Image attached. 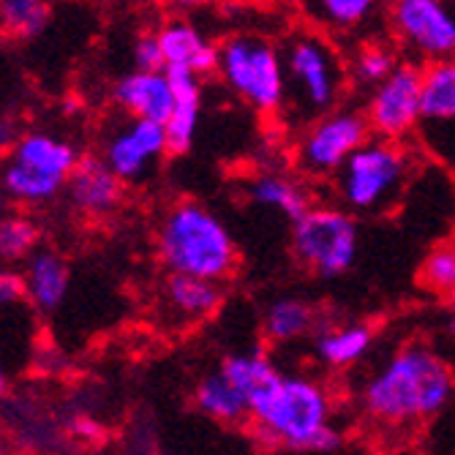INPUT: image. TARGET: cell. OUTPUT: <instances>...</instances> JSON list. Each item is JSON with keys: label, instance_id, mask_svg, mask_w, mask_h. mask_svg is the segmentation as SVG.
<instances>
[{"label": "cell", "instance_id": "obj_21", "mask_svg": "<svg viewBox=\"0 0 455 455\" xmlns=\"http://www.w3.org/2000/svg\"><path fill=\"white\" fill-rule=\"evenodd\" d=\"M251 199L265 204V208L281 211L289 221L298 224L308 211H311V199L308 194L289 178L278 175H262L251 183Z\"/></svg>", "mask_w": 455, "mask_h": 455}, {"label": "cell", "instance_id": "obj_12", "mask_svg": "<svg viewBox=\"0 0 455 455\" xmlns=\"http://www.w3.org/2000/svg\"><path fill=\"white\" fill-rule=\"evenodd\" d=\"M115 101L123 109H129L134 120H150L158 126H167L175 112V93L164 71H134L123 76L115 85Z\"/></svg>", "mask_w": 455, "mask_h": 455}, {"label": "cell", "instance_id": "obj_33", "mask_svg": "<svg viewBox=\"0 0 455 455\" xmlns=\"http://www.w3.org/2000/svg\"><path fill=\"white\" fill-rule=\"evenodd\" d=\"M4 211H6V191L0 186V221H4Z\"/></svg>", "mask_w": 455, "mask_h": 455}, {"label": "cell", "instance_id": "obj_7", "mask_svg": "<svg viewBox=\"0 0 455 455\" xmlns=\"http://www.w3.org/2000/svg\"><path fill=\"white\" fill-rule=\"evenodd\" d=\"M368 120L357 112L322 117L300 142V164L314 175L341 172L344 164L368 142Z\"/></svg>", "mask_w": 455, "mask_h": 455}, {"label": "cell", "instance_id": "obj_23", "mask_svg": "<svg viewBox=\"0 0 455 455\" xmlns=\"http://www.w3.org/2000/svg\"><path fill=\"white\" fill-rule=\"evenodd\" d=\"M311 324H314V308L295 298L275 300L265 311V336L275 344H286L306 336Z\"/></svg>", "mask_w": 455, "mask_h": 455}, {"label": "cell", "instance_id": "obj_5", "mask_svg": "<svg viewBox=\"0 0 455 455\" xmlns=\"http://www.w3.org/2000/svg\"><path fill=\"white\" fill-rule=\"evenodd\" d=\"M292 248L308 270L336 278L355 265L357 224L344 211L311 208L298 224H292Z\"/></svg>", "mask_w": 455, "mask_h": 455}, {"label": "cell", "instance_id": "obj_9", "mask_svg": "<svg viewBox=\"0 0 455 455\" xmlns=\"http://www.w3.org/2000/svg\"><path fill=\"white\" fill-rule=\"evenodd\" d=\"M393 25L423 58L434 63L455 60V12L439 0H398L393 6Z\"/></svg>", "mask_w": 455, "mask_h": 455}, {"label": "cell", "instance_id": "obj_35", "mask_svg": "<svg viewBox=\"0 0 455 455\" xmlns=\"http://www.w3.org/2000/svg\"><path fill=\"white\" fill-rule=\"evenodd\" d=\"M450 306H452V311H455V292L450 295Z\"/></svg>", "mask_w": 455, "mask_h": 455}, {"label": "cell", "instance_id": "obj_16", "mask_svg": "<svg viewBox=\"0 0 455 455\" xmlns=\"http://www.w3.org/2000/svg\"><path fill=\"white\" fill-rule=\"evenodd\" d=\"M66 188L71 202L85 213H107L120 199V178L107 167L104 158L96 156L79 158Z\"/></svg>", "mask_w": 455, "mask_h": 455}, {"label": "cell", "instance_id": "obj_32", "mask_svg": "<svg viewBox=\"0 0 455 455\" xmlns=\"http://www.w3.org/2000/svg\"><path fill=\"white\" fill-rule=\"evenodd\" d=\"M20 129L14 120H0V153L4 150H14L20 145Z\"/></svg>", "mask_w": 455, "mask_h": 455}, {"label": "cell", "instance_id": "obj_20", "mask_svg": "<svg viewBox=\"0 0 455 455\" xmlns=\"http://www.w3.org/2000/svg\"><path fill=\"white\" fill-rule=\"evenodd\" d=\"M420 101L423 117L428 120L455 117V60H439L423 68Z\"/></svg>", "mask_w": 455, "mask_h": 455}, {"label": "cell", "instance_id": "obj_26", "mask_svg": "<svg viewBox=\"0 0 455 455\" xmlns=\"http://www.w3.org/2000/svg\"><path fill=\"white\" fill-rule=\"evenodd\" d=\"M420 283L434 295L450 298L455 292V243L436 245L426 257L420 270Z\"/></svg>", "mask_w": 455, "mask_h": 455}, {"label": "cell", "instance_id": "obj_11", "mask_svg": "<svg viewBox=\"0 0 455 455\" xmlns=\"http://www.w3.org/2000/svg\"><path fill=\"white\" fill-rule=\"evenodd\" d=\"M164 150H170L164 126L150 120H132L107 142L104 161L120 180H134L148 172V164H153Z\"/></svg>", "mask_w": 455, "mask_h": 455}, {"label": "cell", "instance_id": "obj_29", "mask_svg": "<svg viewBox=\"0 0 455 455\" xmlns=\"http://www.w3.org/2000/svg\"><path fill=\"white\" fill-rule=\"evenodd\" d=\"M398 68L395 55L387 47H365L360 50L357 60H355V76L365 85H382L385 79H390V74Z\"/></svg>", "mask_w": 455, "mask_h": 455}, {"label": "cell", "instance_id": "obj_10", "mask_svg": "<svg viewBox=\"0 0 455 455\" xmlns=\"http://www.w3.org/2000/svg\"><path fill=\"white\" fill-rule=\"evenodd\" d=\"M286 68L311 109H330L339 93V71L330 47L316 36H298L286 50Z\"/></svg>", "mask_w": 455, "mask_h": 455}, {"label": "cell", "instance_id": "obj_22", "mask_svg": "<svg viewBox=\"0 0 455 455\" xmlns=\"http://www.w3.org/2000/svg\"><path fill=\"white\" fill-rule=\"evenodd\" d=\"M170 303L191 319L208 316L221 306V289L213 281L188 278V275H170L167 281Z\"/></svg>", "mask_w": 455, "mask_h": 455}, {"label": "cell", "instance_id": "obj_2", "mask_svg": "<svg viewBox=\"0 0 455 455\" xmlns=\"http://www.w3.org/2000/svg\"><path fill=\"white\" fill-rule=\"evenodd\" d=\"M455 393L447 363L426 349L395 352L363 390V409L385 426H406L436 418Z\"/></svg>", "mask_w": 455, "mask_h": 455}, {"label": "cell", "instance_id": "obj_27", "mask_svg": "<svg viewBox=\"0 0 455 455\" xmlns=\"http://www.w3.org/2000/svg\"><path fill=\"white\" fill-rule=\"evenodd\" d=\"M36 237H38V232L30 219L6 216L0 221V259L17 262V259L28 257L36 245Z\"/></svg>", "mask_w": 455, "mask_h": 455}, {"label": "cell", "instance_id": "obj_30", "mask_svg": "<svg viewBox=\"0 0 455 455\" xmlns=\"http://www.w3.org/2000/svg\"><path fill=\"white\" fill-rule=\"evenodd\" d=\"M134 63H137V71H145V74H156V71L167 68V60H164V50H161L158 36H142L137 41Z\"/></svg>", "mask_w": 455, "mask_h": 455}, {"label": "cell", "instance_id": "obj_15", "mask_svg": "<svg viewBox=\"0 0 455 455\" xmlns=\"http://www.w3.org/2000/svg\"><path fill=\"white\" fill-rule=\"evenodd\" d=\"M161 50H164V60L167 66H180L194 71L196 76L213 74L219 71V47L211 44L194 25L188 22H167L158 33Z\"/></svg>", "mask_w": 455, "mask_h": 455}, {"label": "cell", "instance_id": "obj_13", "mask_svg": "<svg viewBox=\"0 0 455 455\" xmlns=\"http://www.w3.org/2000/svg\"><path fill=\"white\" fill-rule=\"evenodd\" d=\"M9 158L41 178L66 186L82 156L71 142L55 140L50 134H25Z\"/></svg>", "mask_w": 455, "mask_h": 455}, {"label": "cell", "instance_id": "obj_19", "mask_svg": "<svg viewBox=\"0 0 455 455\" xmlns=\"http://www.w3.org/2000/svg\"><path fill=\"white\" fill-rule=\"evenodd\" d=\"M371 341H374V333H371V327H365L360 322L330 327V330H324V333L316 336V355L327 365L347 368V365L363 360Z\"/></svg>", "mask_w": 455, "mask_h": 455}, {"label": "cell", "instance_id": "obj_34", "mask_svg": "<svg viewBox=\"0 0 455 455\" xmlns=\"http://www.w3.org/2000/svg\"><path fill=\"white\" fill-rule=\"evenodd\" d=\"M6 390V371H4V365H0V393Z\"/></svg>", "mask_w": 455, "mask_h": 455}, {"label": "cell", "instance_id": "obj_1", "mask_svg": "<svg viewBox=\"0 0 455 455\" xmlns=\"http://www.w3.org/2000/svg\"><path fill=\"white\" fill-rule=\"evenodd\" d=\"M248 418L257 426V439L270 447L333 452L344 442L330 426V401L324 390L306 377H289L275 371L248 398Z\"/></svg>", "mask_w": 455, "mask_h": 455}, {"label": "cell", "instance_id": "obj_18", "mask_svg": "<svg viewBox=\"0 0 455 455\" xmlns=\"http://www.w3.org/2000/svg\"><path fill=\"white\" fill-rule=\"evenodd\" d=\"M196 406L202 415H208L211 420L219 423H243L248 418V401L243 398V393L221 374L204 377L196 387Z\"/></svg>", "mask_w": 455, "mask_h": 455}, {"label": "cell", "instance_id": "obj_25", "mask_svg": "<svg viewBox=\"0 0 455 455\" xmlns=\"http://www.w3.org/2000/svg\"><path fill=\"white\" fill-rule=\"evenodd\" d=\"M0 22L12 36L33 38L50 22V9L38 0H6L0 4Z\"/></svg>", "mask_w": 455, "mask_h": 455}, {"label": "cell", "instance_id": "obj_17", "mask_svg": "<svg viewBox=\"0 0 455 455\" xmlns=\"http://www.w3.org/2000/svg\"><path fill=\"white\" fill-rule=\"evenodd\" d=\"M28 298L38 311H55L68 292V267L55 251H36L25 270Z\"/></svg>", "mask_w": 455, "mask_h": 455}, {"label": "cell", "instance_id": "obj_4", "mask_svg": "<svg viewBox=\"0 0 455 455\" xmlns=\"http://www.w3.org/2000/svg\"><path fill=\"white\" fill-rule=\"evenodd\" d=\"M219 71L227 85L259 112H273L283 101V63L278 50L257 36H229L219 47Z\"/></svg>", "mask_w": 455, "mask_h": 455}, {"label": "cell", "instance_id": "obj_14", "mask_svg": "<svg viewBox=\"0 0 455 455\" xmlns=\"http://www.w3.org/2000/svg\"><path fill=\"white\" fill-rule=\"evenodd\" d=\"M164 74H167L175 93V112L167 126H164V132H167V148L170 153H186L194 145V134L199 126L202 82L194 71L180 66H167Z\"/></svg>", "mask_w": 455, "mask_h": 455}, {"label": "cell", "instance_id": "obj_3", "mask_svg": "<svg viewBox=\"0 0 455 455\" xmlns=\"http://www.w3.org/2000/svg\"><path fill=\"white\" fill-rule=\"evenodd\" d=\"M156 248L170 275L219 283L237 265V248L229 229L199 202L175 204L158 229Z\"/></svg>", "mask_w": 455, "mask_h": 455}, {"label": "cell", "instance_id": "obj_36", "mask_svg": "<svg viewBox=\"0 0 455 455\" xmlns=\"http://www.w3.org/2000/svg\"><path fill=\"white\" fill-rule=\"evenodd\" d=\"M0 455H6V452H4V447H0Z\"/></svg>", "mask_w": 455, "mask_h": 455}, {"label": "cell", "instance_id": "obj_28", "mask_svg": "<svg viewBox=\"0 0 455 455\" xmlns=\"http://www.w3.org/2000/svg\"><path fill=\"white\" fill-rule=\"evenodd\" d=\"M330 28L339 30H349L360 22L368 20V14L374 12V4L371 0H322V4L314 6Z\"/></svg>", "mask_w": 455, "mask_h": 455}, {"label": "cell", "instance_id": "obj_6", "mask_svg": "<svg viewBox=\"0 0 455 455\" xmlns=\"http://www.w3.org/2000/svg\"><path fill=\"white\" fill-rule=\"evenodd\" d=\"M406 161L390 142H365L339 172L341 199L352 211H377L403 180Z\"/></svg>", "mask_w": 455, "mask_h": 455}, {"label": "cell", "instance_id": "obj_24", "mask_svg": "<svg viewBox=\"0 0 455 455\" xmlns=\"http://www.w3.org/2000/svg\"><path fill=\"white\" fill-rule=\"evenodd\" d=\"M219 371L243 393V398L248 401V398H251L275 374L278 368L262 352H248V355H229L221 363Z\"/></svg>", "mask_w": 455, "mask_h": 455}, {"label": "cell", "instance_id": "obj_31", "mask_svg": "<svg viewBox=\"0 0 455 455\" xmlns=\"http://www.w3.org/2000/svg\"><path fill=\"white\" fill-rule=\"evenodd\" d=\"M22 298H28V286H25V275L12 273V270H0V308L14 306Z\"/></svg>", "mask_w": 455, "mask_h": 455}, {"label": "cell", "instance_id": "obj_8", "mask_svg": "<svg viewBox=\"0 0 455 455\" xmlns=\"http://www.w3.org/2000/svg\"><path fill=\"white\" fill-rule=\"evenodd\" d=\"M420 85H423V68L401 63L390 79L374 91L368 104V126L385 140L403 137L415 129V123L423 117V101H420Z\"/></svg>", "mask_w": 455, "mask_h": 455}]
</instances>
